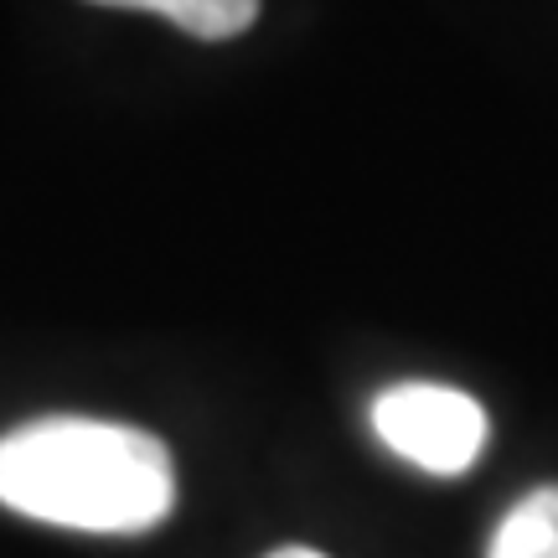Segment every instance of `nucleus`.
Segmentation results:
<instances>
[{"mask_svg": "<svg viewBox=\"0 0 558 558\" xmlns=\"http://www.w3.org/2000/svg\"><path fill=\"white\" fill-rule=\"evenodd\" d=\"M0 501L73 533H150L171 518L177 465L150 429L52 414L0 435Z\"/></svg>", "mask_w": 558, "mask_h": 558, "instance_id": "1", "label": "nucleus"}, {"mask_svg": "<svg viewBox=\"0 0 558 558\" xmlns=\"http://www.w3.org/2000/svg\"><path fill=\"white\" fill-rule=\"evenodd\" d=\"M373 435L429 476H465L486 450V409L450 383H393L373 399Z\"/></svg>", "mask_w": 558, "mask_h": 558, "instance_id": "2", "label": "nucleus"}, {"mask_svg": "<svg viewBox=\"0 0 558 558\" xmlns=\"http://www.w3.org/2000/svg\"><path fill=\"white\" fill-rule=\"evenodd\" d=\"M94 5H120V11H156L186 37L228 41L243 37L259 21V0H94Z\"/></svg>", "mask_w": 558, "mask_h": 558, "instance_id": "3", "label": "nucleus"}, {"mask_svg": "<svg viewBox=\"0 0 558 558\" xmlns=\"http://www.w3.org/2000/svg\"><path fill=\"white\" fill-rule=\"evenodd\" d=\"M486 558H558V486H538L497 522Z\"/></svg>", "mask_w": 558, "mask_h": 558, "instance_id": "4", "label": "nucleus"}, {"mask_svg": "<svg viewBox=\"0 0 558 558\" xmlns=\"http://www.w3.org/2000/svg\"><path fill=\"white\" fill-rule=\"evenodd\" d=\"M269 558H326V554H316V548H275Z\"/></svg>", "mask_w": 558, "mask_h": 558, "instance_id": "5", "label": "nucleus"}]
</instances>
